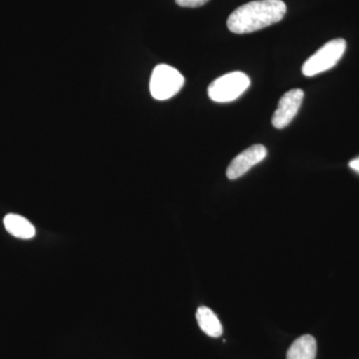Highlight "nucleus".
I'll return each instance as SVG.
<instances>
[{"mask_svg":"<svg viewBox=\"0 0 359 359\" xmlns=\"http://www.w3.org/2000/svg\"><path fill=\"white\" fill-rule=\"evenodd\" d=\"M198 325L205 334L211 337H219L223 334V327L218 316L207 306H201L196 313Z\"/></svg>","mask_w":359,"mask_h":359,"instance_id":"8","label":"nucleus"},{"mask_svg":"<svg viewBox=\"0 0 359 359\" xmlns=\"http://www.w3.org/2000/svg\"><path fill=\"white\" fill-rule=\"evenodd\" d=\"M349 168L359 175V157L349 162Z\"/></svg>","mask_w":359,"mask_h":359,"instance_id":"11","label":"nucleus"},{"mask_svg":"<svg viewBox=\"0 0 359 359\" xmlns=\"http://www.w3.org/2000/svg\"><path fill=\"white\" fill-rule=\"evenodd\" d=\"M346 50V40H330L304 63L302 68V74L306 77H313L332 69L339 63Z\"/></svg>","mask_w":359,"mask_h":359,"instance_id":"2","label":"nucleus"},{"mask_svg":"<svg viewBox=\"0 0 359 359\" xmlns=\"http://www.w3.org/2000/svg\"><path fill=\"white\" fill-rule=\"evenodd\" d=\"M4 228L13 237L29 240L35 237L34 226L20 215L8 214L4 219Z\"/></svg>","mask_w":359,"mask_h":359,"instance_id":"7","label":"nucleus"},{"mask_svg":"<svg viewBox=\"0 0 359 359\" xmlns=\"http://www.w3.org/2000/svg\"><path fill=\"white\" fill-rule=\"evenodd\" d=\"M266 155L268 150L261 144L245 149L231 161L226 169V177L230 180H236L244 176L252 167L264 161Z\"/></svg>","mask_w":359,"mask_h":359,"instance_id":"6","label":"nucleus"},{"mask_svg":"<svg viewBox=\"0 0 359 359\" xmlns=\"http://www.w3.org/2000/svg\"><path fill=\"white\" fill-rule=\"evenodd\" d=\"M287 13L283 0H256L238 7L229 16V30L236 34H247L280 22Z\"/></svg>","mask_w":359,"mask_h":359,"instance_id":"1","label":"nucleus"},{"mask_svg":"<svg viewBox=\"0 0 359 359\" xmlns=\"http://www.w3.org/2000/svg\"><path fill=\"white\" fill-rule=\"evenodd\" d=\"M304 93L302 89H292L287 92L278 101V109L273 113V127L283 129L290 125L301 108Z\"/></svg>","mask_w":359,"mask_h":359,"instance_id":"5","label":"nucleus"},{"mask_svg":"<svg viewBox=\"0 0 359 359\" xmlns=\"http://www.w3.org/2000/svg\"><path fill=\"white\" fill-rule=\"evenodd\" d=\"M316 341L311 335L306 334L299 337L290 346L287 359H316Z\"/></svg>","mask_w":359,"mask_h":359,"instance_id":"9","label":"nucleus"},{"mask_svg":"<svg viewBox=\"0 0 359 359\" xmlns=\"http://www.w3.org/2000/svg\"><path fill=\"white\" fill-rule=\"evenodd\" d=\"M179 6L189 7V8H196L205 6L209 0H175Z\"/></svg>","mask_w":359,"mask_h":359,"instance_id":"10","label":"nucleus"},{"mask_svg":"<svg viewBox=\"0 0 359 359\" xmlns=\"http://www.w3.org/2000/svg\"><path fill=\"white\" fill-rule=\"evenodd\" d=\"M250 84V78L247 74L236 71L212 81L208 88V95L214 102H231L237 100L249 88Z\"/></svg>","mask_w":359,"mask_h":359,"instance_id":"3","label":"nucleus"},{"mask_svg":"<svg viewBox=\"0 0 359 359\" xmlns=\"http://www.w3.org/2000/svg\"><path fill=\"white\" fill-rule=\"evenodd\" d=\"M185 78L176 68L167 65L156 66L150 80L151 95L156 100L164 101L179 93Z\"/></svg>","mask_w":359,"mask_h":359,"instance_id":"4","label":"nucleus"}]
</instances>
